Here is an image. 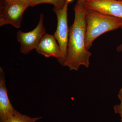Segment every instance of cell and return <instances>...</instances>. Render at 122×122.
Instances as JSON below:
<instances>
[{"mask_svg":"<svg viewBox=\"0 0 122 122\" xmlns=\"http://www.w3.org/2000/svg\"><path fill=\"white\" fill-rule=\"evenodd\" d=\"M120 0V1H122V0Z\"/></svg>","mask_w":122,"mask_h":122,"instance_id":"cell-16","label":"cell"},{"mask_svg":"<svg viewBox=\"0 0 122 122\" xmlns=\"http://www.w3.org/2000/svg\"><path fill=\"white\" fill-rule=\"evenodd\" d=\"M85 0H78L76 4L84 6V1Z\"/></svg>","mask_w":122,"mask_h":122,"instance_id":"cell-12","label":"cell"},{"mask_svg":"<svg viewBox=\"0 0 122 122\" xmlns=\"http://www.w3.org/2000/svg\"><path fill=\"white\" fill-rule=\"evenodd\" d=\"M73 0H67L65 6L61 9L53 8V11L56 15L57 25L54 36L57 41L63 57V65L67 54L69 29L68 24V5Z\"/></svg>","mask_w":122,"mask_h":122,"instance_id":"cell-4","label":"cell"},{"mask_svg":"<svg viewBox=\"0 0 122 122\" xmlns=\"http://www.w3.org/2000/svg\"><path fill=\"white\" fill-rule=\"evenodd\" d=\"M18 111L13 106L9 99L5 77L0 68V122H8Z\"/></svg>","mask_w":122,"mask_h":122,"instance_id":"cell-7","label":"cell"},{"mask_svg":"<svg viewBox=\"0 0 122 122\" xmlns=\"http://www.w3.org/2000/svg\"><path fill=\"white\" fill-rule=\"evenodd\" d=\"M18 1L24 2H31L32 0H17Z\"/></svg>","mask_w":122,"mask_h":122,"instance_id":"cell-14","label":"cell"},{"mask_svg":"<svg viewBox=\"0 0 122 122\" xmlns=\"http://www.w3.org/2000/svg\"><path fill=\"white\" fill-rule=\"evenodd\" d=\"M44 15L40 14L37 26L32 31L24 32L19 30L17 34L18 41L20 44V51L24 54H27L34 49H36L39 42L46 33L43 20Z\"/></svg>","mask_w":122,"mask_h":122,"instance_id":"cell-5","label":"cell"},{"mask_svg":"<svg viewBox=\"0 0 122 122\" xmlns=\"http://www.w3.org/2000/svg\"><path fill=\"white\" fill-rule=\"evenodd\" d=\"M118 96L120 100V103L119 105L114 106V109L115 113L119 114L121 118L120 122H122V88L119 91Z\"/></svg>","mask_w":122,"mask_h":122,"instance_id":"cell-11","label":"cell"},{"mask_svg":"<svg viewBox=\"0 0 122 122\" xmlns=\"http://www.w3.org/2000/svg\"><path fill=\"white\" fill-rule=\"evenodd\" d=\"M36 50L38 54L46 57H52L57 58L58 62L63 65L62 53L54 35L46 33L42 38Z\"/></svg>","mask_w":122,"mask_h":122,"instance_id":"cell-8","label":"cell"},{"mask_svg":"<svg viewBox=\"0 0 122 122\" xmlns=\"http://www.w3.org/2000/svg\"><path fill=\"white\" fill-rule=\"evenodd\" d=\"M42 117H30L28 116L25 115L17 112L15 115L10 119L8 122H35L40 120Z\"/></svg>","mask_w":122,"mask_h":122,"instance_id":"cell-10","label":"cell"},{"mask_svg":"<svg viewBox=\"0 0 122 122\" xmlns=\"http://www.w3.org/2000/svg\"><path fill=\"white\" fill-rule=\"evenodd\" d=\"M30 2H8L0 0V26L10 24L17 28L20 27L24 12L30 7Z\"/></svg>","mask_w":122,"mask_h":122,"instance_id":"cell-3","label":"cell"},{"mask_svg":"<svg viewBox=\"0 0 122 122\" xmlns=\"http://www.w3.org/2000/svg\"><path fill=\"white\" fill-rule=\"evenodd\" d=\"M85 17L86 23L85 44L88 50L99 36L122 27V18L103 15L86 8Z\"/></svg>","mask_w":122,"mask_h":122,"instance_id":"cell-2","label":"cell"},{"mask_svg":"<svg viewBox=\"0 0 122 122\" xmlns=\"http://www.w3.org/2000/svg\"><path fill=\"white\" fill-rule=\"evenodd\" d=\"M74 11V21L70 27L67 56L63 66H68L70 70L77 71L81 65L89 68L92 53L85 44L86 23L85 7L76 4Z\"/></svg>","mask_w":122,"mask_h":122,"instance_id":"cell-1","label":"cell"},{"mask_svg":"<svg viewBox=\"0 0 122 122\" xmlns=\"http://www.w3.org/2000/svg\"><path fill=\"white\" fill-rule=\"evenodd\" d=\"M85 8L103 15L122 18V1L119 0H85Z\"/></svg>","mask_w":122,"mask_h":122,"instance_id":"cell-6","label":"cell"},{"mask_svg":"<svg viewBox=\"0 0 122 122\" xmlns=\"http://www.w3.org/2000/svg\"><path fill=\"white\" fill-rule=\"evenodd\" d=\"M4 0L8 2H15V1H18L17 0Z\"/></svg>","mask_w":122,"mask_h":122,"instance_id":"cell-15","label":"cell"},{"mask_svg":"<svg viewBox=\"0 0 122 122\" xmlns=\"http://www.w3.org/2000/svg\"><path fill=\"white\" fill-rule=\"evenodd\" d=\"M67 0H32L30 2V7H33L41 4H50L57 9L62 8L65 6Z\"/></svg>","mask_w":122,"mask_h":122,"instance_id":"cell-9","label":"cell"},{"mask_svg":"<svg viewBox=\"0 0 122 122\" xmlns=\"http://www.w3.org/2000/svg\"><path fill=\"white\" fill-rule=\"evenodd\" d=\"M116 49H117V51L118 52H122V44H121L120 45L118 46L117 47Z\"/></svg>","mask_w":122,"mask_h":122,"instance_id":"cell-13","label":"cell"}]
</instances>
